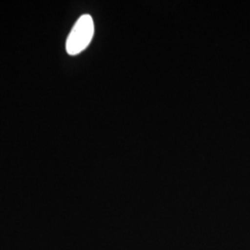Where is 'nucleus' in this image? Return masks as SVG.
<instances>
[{
  "mask_svg": "<svg viewBox=\"0 0 250 250\" xmlns=\"http://www.w3.org/2000/svg\"><path fill=\"white\" fill-rule=\"evenodd\" d=\"M94 21L89 14H83L77 20L66 41L67 53L75 56L83 51L94 36Z\"/></svg>",
  "mask_w": 250,
  "mask_h": 250,
  "instance_id": "nucleus-1",
  "label": "nucleus"
}]
</instances>
